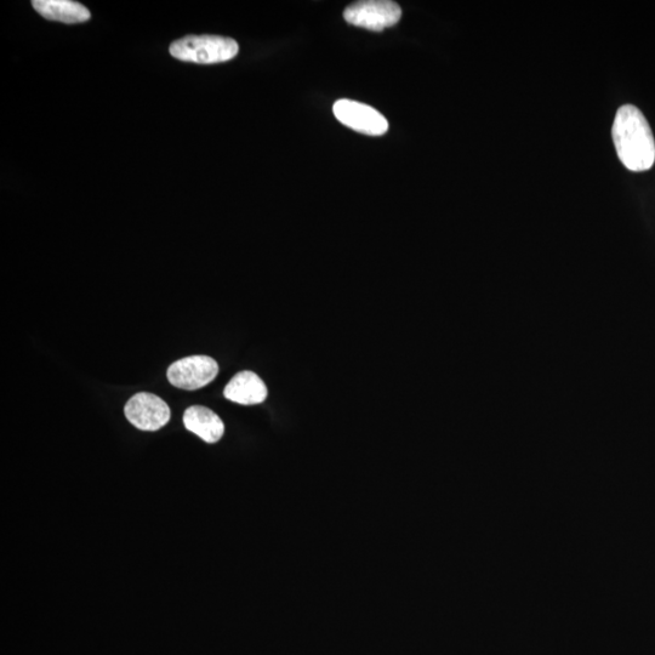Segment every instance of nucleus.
Here are the masks:
<instances>
[{"label": "nucleus", "mask_w": 655, "mask_h": 655, "mask_svg": "<svg viewBox=\"0 0 655 655\" xmlns=\"http://www.w3.org/2000/svg\"><path fill=\"white\" fill-rule=\"evenodd\" d=\"M618 157L631 172H646L655 162V141L651 127L639 108L620 107L613 124Z\"/></svg>", "instance_id": "nucleus-1"}, {"label": "nucleus", "mask_w": 655, "mask_h": 655, "mask_svg": "<svg viewBox=\"0 0 655 655\" xmlns=\"http://www.w3.org/2000/svg\"><path fill=\"white\" fill-rule=\"evenodd\" d=\"M175 59L193 64L213 65L236 58L239 45L235 39L220 36H189L170 45Z\"/></svg>", "instance_id": "nucleus-2"}, {"label": "nucleus", "mask_w": 655, "mask_h": 655, "mask_svg": "<svg viewBox=\"0 0 655 655\" xmlns=\"http://www.w3.org/2000/svg\"><path fill=\"white\" fill-rule=\"evenodd\" d=\"M401 16L400 5L390 0H364L353 3L344 13V19L350 25L375 32L397 25Z\"/></svg>", "instance_id": "nucleus-3"}, {"label": "nucleus", "mask_w": 655, "mask_h": 655, "mask_svg": "<svg viewBox=\"0 0 655 655\" xmlns=\"http://www.w3.org/2000/svg\"><path fill=\"white\" fill-rule=\"evenodd\" d=\"M219 374V364L209 356H191L168 368L169 383L178 389L195 391L209 385Z\"/></svg>", "instance_id": "nucleus-4"}, {"label": "nucleus", "mask_w": 655, "mask_h": 655, "mask_svg": "<svg viewBox=\"0 0 655 655\" xmlns=\"http://www.w3.org/2000/svg\"><path fill=\"white\" fill-rule=\"evenodd\" d=\"M125 417L131 425L142 431H158L167 425L172 412L161 397L153 393L140 392L131 397L124 408Z\"/></svg>", "instance_id": "nucleus-5"}, {"label": "nucleus", "mask_w": 655, "mask_h": 655, "mask_svg": "<svg viewBox=\"0 0 655 655\" xmlns=\"http://www.w3.org/2000/svg\"><path fill=\"white\" fill-rule=\"evenodd\" d=\"M334 116L347 128L357 133L370 136L386 134L389 123L380 112L373 107L352 100H339L333 107Z\"/></svg>", "instance_id": "nucleus-6"}, {"label": "nucleus", "mask_w": 655, "mask_h": 655, "mask_svg": "<svg viewBox=\"0 0 655 655\" xmlns=\"http://www.w3.org/2000/svg\"><path fill=\"white\" fill-rule=\"evenodd\" d=\"M267 395L269 391L264 381L258 374L249 370L236 374L224 390L226 400L242 406H255L265 402Z\"/></svg>", "instance_id": "nucleus-7"}, {"label": "nucleus", "mask_w": 655, "mask_h": 655, "mask_svg": "<svg viewBox=\"0 0 655 655\" xmlns=\"http://www.w3.org/2000/svg\"><path fill=\"white\" fill-rule=\"evenodd\" d=\"M184 425L204 442L214 444L225 434V425L218 414L203 406H192L184 413Z\"/></svg>", "instance_id": "nucleus-8"}, {"label": "nucleus", "mask_w": 655, "mask_h": 655, "mask_svg": "<svg viewBox=\"0 0 655 655\" xmlns=\"http://www.w3.org/2000/svg\"><path fill=\"white\" fill-rule=\"evenodd\" d=\"M34 10L50 21L64 22V24H82L90 20V11L84 5L71 0H34Z\"/></svg>", "instance_id": "nucleus-9"}]
</instances>
